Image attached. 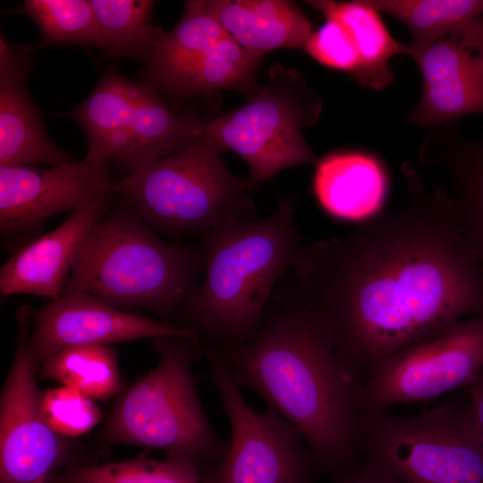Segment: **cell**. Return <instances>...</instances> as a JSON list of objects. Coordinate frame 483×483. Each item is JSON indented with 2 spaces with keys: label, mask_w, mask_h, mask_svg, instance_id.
Masks as SVG:
<instances>
[{
  "label": "cell",
  "mask_w": 483,
  "mask_h": 483,
  "mask_svg": "<svg viewBox=\"0 0 483 483\" xmlns=\"http://www.w3.org/2000/svg\"><path fill=\"white\" fill-rule=\"evenodd\" d=\"M157 365L116 402L104 428L109 444L165 451L166 455L214 464L229 441L212 428L200 403L191 365L203 355L199 339L166 335L152 339Z\"/></svg>",
  "instance_id": "8992f818"
},
{
  "label": "cell",
  "mask_w": 483,
  "mask_h": 483,
  "mask_svg": "<svg viewBox=\"0 0 483 483\" xmlns=\"http://www.w3.org/2000/svg\"><path fill=\"white\" fill-rule=\"evenodd\" d=\"M31 326L28 351L38 367L48 356L72 346L166 335L199 339L189 329L127 313L85 292H66L31 309Z\"/></svg>",
  "instance_id": "5bb4252c"
},
{
  "label": "cell",
  "mask_w": 483,
  "mask_h": 483,
  "mask_svg": "<svg viewBox=\"0 0 483 483\" xmlns=\"http://www.w3.org/2000/svg\"><path fill=\"white\" fill-rule=\"evenodd\" d=\"M358 448L405 483H483V444L450 405L411 417L362 409Z\"/></svg>",
  "instance_id": "ba28073f"
},
{
  "label": "cell",
  "mask_w": 483,
  "mask_h": 483,
  "mask_svg": "<svg viewBox=\"0 0 483 483\" xmlns=\"http://www.w3.org/2000/svg\"><path fill=\"white\" fill-rule=\"evenodd\" d=\"M107 163L81 161L40 168L0 165V231L17 237L36 230L52 216L74 211L112 191Z\"/></svg>",
  "instance_id": "4fadbf2b"
},
{
  "label": "cell",
  "mask_w": 483,
  "mask_h": 483,
  "mask_svg": "<svg viewBox=\"0 0 483 483\" xmlns=\"http://www.w3.org/2000/svg\"><path fill=\"white\" fill-rule=\"evenodd\" d=\"M455 36L465 47L483 58V14L470 21Z\"/></svg>",
  "instance_id": "d6a6232c"
},
{
  "label": "cell",
  "mask_w": 483,
  "mask_h": 483,
  "mask_svg": "<svg viewBox=\"0 0 483 483\" xmlns=\"http://www.w3.org/2000/svg\"><path fill=\"white\" fill-rule=\"evenodd\" d=\"M386 187L383 167L367 154L334 153L316 165L313 189L318 201L341 219L369 217L381 206Z\"/></svg>",
  "instance_id": "d6986e66"
},
{
  "label": "cell",
  "mask_w": 483,
  "mask_h": 483,
  "mask_svg": "<svg viewBox=\"0 0 483 483\" xmlns=\"http://www.w3.org/2000/svg\"><path fill=\"white\" fill-rule=\"evenodd\" d=\"M32 52L0 37V165H53L72 162L49 138L27 89Z\"/></svg>",
  "instance_id": "e0dca14e"
},
{
  "label": "cell",
  "mask_w": 483,
  "mask_h": 483,
  "mask_svg": "<svg viewBox=\"0 0 483 483\" xmlns=\"http://www.w3.org/2000/svg\"><path fill=\"white\" fill-rule=\"evenodd\" d=\"M404 23L412 47H419L457 34L483 14V0H364Z\"/></svg>",
  "instance_id": "cb8c5ba5"
},
{
  "label": "cell",
  "mask_w": 483,
  "mask_h": 483,
  "mask_svg": "<svg viewBox=\"0 0 483 483\" xmlns=\"http://www.w3.org/2000/svg\"><path fill=\"white\" fill-rule=\"evenodd\" d=\"M468 393L470 401L464 412L483 444V369L468 386Z\"/></svg>",
  "instance_id": "1f68e13d"
},
{
  "label": "cell",
  "mask_w": 483,
  "mask_h": 483,
  "mask_svg": "<svg viewBox=\"0 0 483 483\" xmlns=\"http://www.w3.org/2000/svg\"><path fill=\"white\" fill-rule=\"evenodd\" d=\"M205 0H191L147 64L145 83L170 94L178 81L219 41L228 37Z\"/></svg>",
  "instance_id": "ffe728a7"
},
{
  "label": "cell",
  "mask_w": 483,
  "mask_h": 483,
  "mask_svg": "<svg viewBox=\"0 0 483 483\" xmlns=\"http://www.w3.org/2000/svg\"><path fill=\"white\" fill-rule=\"evenodd\" d=\"M226 33L263 57L278 48H301L311 34L307 17L286 0H205Z\"/></svg>",
  "instance_id": "ac0fdd59"
},
{
  "label": "cell",
  "mask_w": 483,
  "mask_h": 483,
  "mask_svg": "<svg viewBox=\"0 0 483 483\" xmlns=\"http://www.w3.org/2000/svg\"><path fill=\"white\" fill-rule=\"evenodd\" d=\"M201 470L194 459L166 455L163 461L74 465L51 474L46 483H202Z\"/></svg>",
  "instance_id": "d4e9b609"
},
{
  "label": "cell",
  "mask_w": 483,
  "mask_h": 483,
  "mask_svg": "<svg viewBox=\"0 0 483 483\" xmlns=\"http://www.w3.org/2000/svg\"><path fill=\"white\" fill-rule=\"evenodd\" d=\"M423 80L421 97L410 117L420 125L440 124L483 113V58L455 35L424 47L410 45Z\"/></svg>",
  "instance_id": "2e32d148"
},
{
  "label": "cell",
  "mask_w": 483,
  "mask_h": 483,
  "mask_svg": "<svg viewBox=\"0 0 483 483\" xmlns=\"http://www.w3.org/2000/svg\"><path fill=\"white\" fill-rule=\"evenodd\" d=\"M261 59L228 36L207 53L178 81L170 94L186 97L233 89L247 95L258 84L255 73Z\"/></svg>",
  "instance_id": "484cf974"
},
{
  "label": "cell",
  "mask_w": 483,
  "mask_h": 483,
  "mask_svg": "<svg viewBox=\"0 0 483 483\" xmlns=\"http://www.w3.org/2000/svg\"><path fill=\"white\" fill-rule=\"evenodd\" d=\"M45 377L91 399H107L120 391L117 355L107 345H80L59 351L40 364Z\"/></svg>",
  "instance_id": "603a6c76"
},
{
  "label": "cell",
  "mask_w": 483,
  "mask_h": 483,
  "mask_svg": "<svg viewBox=\"0 0 483 483\" xmlns=\"http://www.w3.org/2000/svg\"><path fill=\"white\" fill-rule=\"evenodd\" d=\"M38 483H46V480H45V481H40V482H38Z\"/></svg>",
  "instance_id": "836d02e7"
},
{
  "label": "cell",
  "mask_w": 483,
  "mask_h": 483,
  "mask_svg": "<svg viewBox=\"0 0 483 483\" xmlns=\"http://www.w3.org/2000/svg\"><path fill=\"white\" fill-rule=\"evenodd\" d=\"M321 101L295 70L275 64L267 81L247 94V102L205 123V132L247 164L250 180L264 182L299 165H317L302 129L318 118Z\"/></svg>",
  "instance_id": "9c48e42d"
},
{
  "label": "cell",
  "mask_w": 483,
  "mask_h": 483,
  "mask_svg": "<svg viewBox=\"0 0 483 483\" xmlns=\"http://www.w3.org/2000/svg\"><path fill=\"white\" fill-rule=\"evenodd\" d=\"M453 163L454 191L446 195L483 267V150Z\"/></svg>",
  "instance_id": "83f0119b"
},
{
  "label": "cell",
  "mask_w": 483,
  "mask_h": 483,
  "mask_svg": "<svg viewBox=\"0 0 483 483\" xmlns=\"http://www.w3.org/2000/svg\"><path fill=\"white\" fill-rule=\"evenodd\" d=\"M111 193L97 196L72 211L55 230L20 248L1 267V293L58 299L85 239L107 215Z\"/></svg>",
  "instance_id": "9a60e30c"
},
{
  "label": "cell",
  "mask_w": 483,
  "mask_h": 483,
  "mask_svg": "<svg viewBox=\"0 0 483 483\" xmlns=\"http://www.w3.org/2000/svg\"><path fill=\"white\" fill-rule=\"evenodd\" d=\"M100 36V48L112 58H131L147 64L165 32L150 22L155 2L91 0Z\"/></svg>",
  "instance_id": "7402d4cb"
},
{
  "label": "cell",
  "mask_w": 483,
  "mask_h": 483,
  "mask_svg": "<svg viewBox=\"0 0 483 483\" xmlns=\"http://www.w3.org/2000/svg\"><path fill=\"white\" fill-rule=\"evenodd\" d=\"M72 117L87 138V157L114 158L131 173L187 148L205 132V123L174 114L156 89L114 68L101 76Z\"/></svg>",
  "instance_id": "52a82bcc"
},
{
  "label": "cell",
  "mask_w": 483,
  "mask_h": 483,
  "mask_svg": "<svg viewBox=\"0 0 483 483\" xmlns=\"http://www.w3.org/2000/svg\"><path fill=\"white\" fill-rule=\"evenodd\" d=\"M304 50L318 63L357 74L360 59L355 39L342 22L326 19L316 31H312L304 45Z\"/></svg>",
  "instance_id": "f546056e"
},
{
  "label": "cell",
  "mask_w": 483,
  "mask_h": 483,
  "mask_svg": "<svg viewBox=\"0 0 483 483\" xmlns=\"http://www.w3.org/2000/svg\"><path fill=\"white\" fill-rule=\"evenodd\" d=\"M218 352L240 388L256 392L300 431L317 472L331 476L358 462L362 381L297 292L269 302L250 342Z\"/></svg>",
  "instance_id": "7a4b0ae2"
},
{
  "label": "cell",
  "mask_w": 483,
  "mask_h": 483,
  "mask_svg": "<svg viewBox=\"0 0 483 483\" xmlns=\"http://www.w3.org/2000/svg\"><path fill=\"white\" fill-rule=\"evenodd\" d=\"M291 269L361 380L381 359L483 315V267L444 194L301 246Z\"/></svg>",
  "instance_id": "6da1fadb"
},
{
  "label": "cell",
  "mask_w": 483,
  "mask_h": 483,
  "mask_svg": "<svg viewBox=\"0 0 483 483\" xmlns=\"http://www.w3.org/2000/svg\"><path fill=\"white\" fill-rule=\"evenodd\" d=\"M31 308L17 311L15 357L0 404V483L45 481L68 457L64 436L47 424L35 377L38 366L28 351Z\"/></svg>",
  "instance_id": "7c38bea8"
},
{
  "label": "cell",
  "mask_w": 483,
  "mask_h": 483,
  "mask_svg": "<svg viewBox=\"0 0 483 483\" xmlns=\"http://www.w3.org/2000/svg\"><path fill=\"white\" fill-rule=\"evenodd\" d=\"M483 369V315L453 322L381 359L362 378L361 410L414 403L469 386Z\"/></svg>",
  "instance_id": "8fae6325"
},
{
  "label": "cell",
  "mask_w": 483,
  "mask_h": 483,
  "mask_svg": "<svg viewBox=\"0 0 483 483\" xmlns=\"http://www.w3.org/2000/svg\"><path fill=\"white\" fill-rule=\"evenodd\" d=\"M203 355L231 439L219 462L202 467V483H313V459L300 431L270 406L251 408L216 349L203 345Z\"/></svg>",
  "instance_id": "30bf717a"
},
{
  "label": "cell",
  "mask_w": 483,
  "mask_h": 483,
  "mask_svg": "<svg viewBox=\"0 0 483 483\" xmlns=\"http://www.w3.org/2000/svg\"><path fill=\"white\" fill-rule=\"evenodd\" d=\"M329 483H405L386 468L366 460L331 475Z\"/></svg>",
  "instance_id": "4dcf8cb0"
},
{
  "label": "cell",
  "mask_w": 483,
  "mask_h": 483,
  "mask_svg": "<svg viewBox=\"0 0 483 483\" xmlns=\"http://www.w3.org/2000/svg\"><path fill=\"white\" fill-rule=\"evenodd\" d=\"M295 199L263 219L231 221L202 233L204 279L178 311L181 327L224 351L256 335L279 279L300 249Z\"/></svg>",
  "instance_id": "3957f363"
},
{
  "label": "cell",
  "mask_w": 483,
  "mask_h": 483,
  "mask_svg": "<svg viewBox=\"0 0 483 483\" xmlns=\"http://www.w3.org/2000/svg\"><path fill=\"white\" fill-rule=\"evenodd\" d=\"M326 19L335 20L352 32L360 54V65L354 79L364 86L380 89L393 79L388 65L398 54L410 55V45L396 41L387 30L378 12L364 0L337 2L330 0L307 1Z\"/></svg>",
  "instance_id": "44dd1931"
},
{
  "label": "cell",
  "mask_w": 483,
  "mask_h": 483,
  "mask_svg": "<svg viewBox=\"0 0 483 483\" xmlns=\"http://www.w3.org/2000/svg\"><path fill=\"white\" fill-rule=\"evenodd\" d=\"M30 16L41 32V40L29 48L74 44L100 48L95 11L89 0H26L19 11Z\"/></svg>",
  "instance_id": "4316f807"
},
{
  "label": "cell",
  "mask_w": 483,
  "mask_h": 483,
  "mask_svg": "<svg viewBox=\"0 0 483 483\" xmlns=\"http://www.w3.org/2000/svg\"><path fill=\"white\" fill-rule=\"evenodd\" d=\"M225 149L207 132L187 148L150 162L113 184L112 192L154 231L169 234L212 230L257 219L250 179L233 174Z\"/></svg>",
  "instance_id": "5b68a950"
},
{
  "label": "cell",
  "mask_w": 483,
  "mask_h": 483,
  "mask_svg": "<svg viewBox=\"0 0 483 483\" xmlns=\"http://www.w3.org/2000/svg\"><path fill=\"white\" fill-rule=\"evenodd\" d=\"M41 407L47 424L64 437L88 432L101 418L93 399L67 386L46 392L41 397Z\"/></svg>",
  "instance_id": "f1b7e54d"
},
{
  "label": "cell",
  "mask_w": 483,
  "mask_h": 483,
  "mask_svg": "<svg viewBox=\"0 0 483 483\" xmlns=\"http://www.w3.org/2000/svg\"><path fill=\"white\" fill-rule=\"evenodd\" d=\"M206 249L168 243L129 207L101 219L85 239L63 292H89L124 310L171 319L199 287Z\"/></svg>",
  "instance_id": "277c9868"
}]
</instances>
